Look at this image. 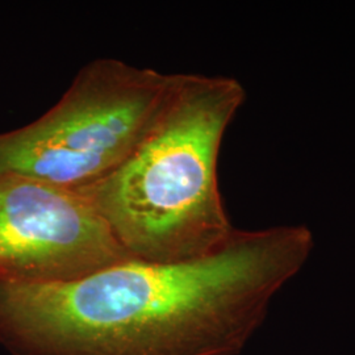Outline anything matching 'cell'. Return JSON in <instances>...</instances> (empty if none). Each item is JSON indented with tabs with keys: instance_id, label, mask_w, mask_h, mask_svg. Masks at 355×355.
I'll use <instances>...</instances> for the list:
<instances>
[{
	"instance_id": "6da1fadb",
	"label": "cell",
	"mask_w": 355,
	"mask_h": 355,
	"mask_svg": "<svg viewBox=\"0 0 355 355\" xmlns=\"http://www.w3.org/2000/svg\"><path fill=\"white\" fill-rule=\"evenodd\" d=\"M313 249L302 225L239 230L184 262L128 259L64 283L0 278L12 355H239Z\"/></svg>"
},
{
	"instance_id": "7a4b0ae2",
	"label": "cell",
	"mask_w": 355,
	"mask_h": 355,
	"mask_svg": "<svg viewBox=\"0 0 355 355\" xmlns=\"http://www.w3.org/2000/svg\"><path fill=\"white\" fill-rule=\"evenodd\" d=\"M245 102L229 76L178 74L162 112L114 171L74 190L132 258L184 262L212 253L234 233L218 189L225 132Z\"/></svg>"
},
{
	"instance_id": "3957f363",
	"label": "cell",
	"mask_w": 355,
	"mask_h": 355,
	"mask_svg": "<svg viewBox=\"0 0 355 355\" xmlns=\"http://www.w3.org/2000/svg\"><path fill=\"white\" fill-rule=\"evenodd\" d=\"M178 74L96 58L26 127L0 133V174L80 190L124 162L162 112Z\"/></svg>"
},
{
	"instance_id": "277c9868",
	"label": "cell",
	"mask_w": 355,
	"mask_h": 355,
	"mask_svg": "<svg viewBox=\"0 0 355 355\" xmlns=\"http://www.w3.org/2000/svg\"><path fill=\"white\" fill-rule=\"evenodd\" d=\"M128 259L79 192L0 174V278L64 283Z\"/></svg>"
}]
</instances>
